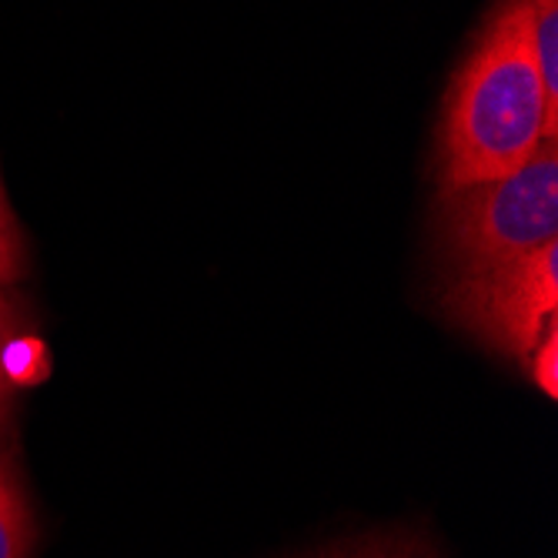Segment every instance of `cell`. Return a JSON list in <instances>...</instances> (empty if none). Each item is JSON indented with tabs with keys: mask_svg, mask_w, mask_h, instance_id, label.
Listing matches in <instances>:
<instances>
[{
	"mask_svg": "<svg viewBox=\"0 0 558 558\" xmlns=\"http://www.w3.org/2000/svg\"><path fill=\"white\" fill-rule=\"evenodd\" d=\"M558 308V241L532 255L475 271H454L445 312L509 359L525 362Z\"/></svg>",
	"mask_w": 558,
	"mask_h": 558,
	"instance_id": "3",
	"label": "cell"
},
{
	"mask_svg": "<svg viewBox=\"0 0 558 558\" xmlns=\"http://www.w3.org/2000/svg\"><path fill=\"white\" fill-rule=\"evenodd\" d=\"M558 241V144L492 181L441 191L438 244L454 271L512 262Z\"/></svg>",
	"mask_w": 558,
	"mask_h": 558,
	"instance_id": "2",
	"label": "cell"
},
{
	"mask_svg": "<svg viewBox=\"0 0 558 558\" xmlns=\"http://www.w3.org/2000/svg\"><path fill=\"white\" fill-rule=\"evenodd\" d=\"M11 335H14V308L11 301L0 294V422L8 418V404H11V372H8V354H11Z\"/></svg>",
	"mask_w": 558,
	"mask_h": 558,
	"instance_id": "8",
	"label": "cell"
},
{
	"mask_svg": "<svg viewBox=\"0 0 558 558\" xmlns=\"http://www.w3.org/2000/svg\"><path fill=\"white\" fill-rule=\"evenodd\" d=\"M331 558H435L428 548L415 545V542H372V545H362V548H351V551H341V555H331Z\"/></svg>",
	"mask_w": 558,
	"mask_h": 558,
	"instance_id": "9",
	"label": "cell"
},
{
	"mask_svg": "<svg viewBox=\"0 0 558 558\" xmlns=\"http://www.w3.org/2000/svg\"><path fill=\"white\" fill-rule=\"evenodd\" d=\"M525 17L545 94L558 108V0H525Z\"/></svg>",
	"mask_w": 558,
	"mask_h": 558,
	"instance_id": "5",
	"label": "cell"
},
{
	"mask_svg": "<svg viewBox=\"0 0 558 558\" xmlns=\"http://www.w3.org/2000/svg\"><path fill=\"white\" fill-rule=\"evenodd\" d=\"M34 522L24 488L8 459H0V558H31Z\"/></svg>",
	"mask_w": 558,
	"mask_h": 558,
	"instance_id": "4",
	"label": "cell"
},
{
	"mask_svg": "<svg viewBox=\"0 0 558 558\" xmlns=\"http://www.w3.org/2000/svg\"><path fill=\"white\" fill-rule=\"evenodd\" d=\"M27 271V244L21 234V225L11 211L8 191L0 184V288L21 281Z\"/></svg>",
	"mask_w": 558,
	"mask_h": 558,
	"instance_id": "6",
	"label": "cell"
},
{
	"mask_svg": "<svg viewBox=\"0 0 558 558\" xmlns=\"http://www.w3.org/2000/svg\"><path fill=\"white\" fill-rule=\"evenodd\" d=\"M558 137L532 44L525 0H501L454 71L438 128V184L459 191L522 168Z\"/></svg>",
	"mask_w": 558,
	"mask_h": 558,
	"instance_id": "1",
	"label": "cell"
},
{
	"mask_svg": "<svg viewBox=\"0 0 558 558\" xmlns=\"http://www.w3.org/2000/svg\"><path fill=\"white\" fill-rule=\"evenodd\" d=\"M525 365H529V372H532V381H535L548 398H555V395H558V325H555V322L545 328V335L538 338V344L529 351Z\"/></svg>",
	"mask_w": 558,
	"mask_h": 558,
	"instance_id": "7",
	"label": "cell"
}]
</instances>
